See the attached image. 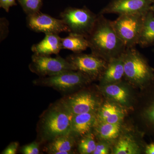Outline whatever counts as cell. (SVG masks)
I'll return each mask as SVG.
<instances>
[{
  "label": "cell",
  "mask_w": 154,
  "mask_h": 154,
  "mask_svg": "<svg viewBox=\"0 0 154 154\" xmlns=\"http://www.w3.org/2000/svg\"><path fill=\"white\" fill-rule=\"evenodd\" d=\"M86 38L91 53L107 62L120 56L126 49L114 30L112 21L103 14L98 15L93 29Z\"/></svg>",
  "instance_id": "6da1fadb"
},
{
  "label": "cell",
  "mask_w": 154,
  "mask_h": 154,
  "mask_svg": "<svg viewBox=\"0 0 154 154\" xmlns=\"http://www.w3.org/2000/svg\"><path fill=\"white\" fill-rule=\"evenodd\" d=\"M73 116L60 101L52 105L39 122V134L42 140L51 141L59 136L71 132Z\"/></svg>",
  "instance_id": "7a4b0ae2"
},
{
  "label": "cell",
  "mask_w": 154,
  "mask_h": 154,
  "mask_svg": "<svg viewBox=\"0 0 154 154\" xmlns=\"http://www.w3.org/2000/svg\"><path fill=\"white\" fill-rule=\"evenodd\" d=\"M124 77L129 82L140 86H150L154 81V69L135 48H127L122 54Z\"/></svg>",
  "instance_id": "3957f363"
},
{
  "label": "cell",
  "mask_w": 154,
  "mask_h": 154,
  "mask_svg": "<svg viewBox=\"0 0 154 154\" xmlns=\"http://www.w3.org/2000/svg\"><path fill=\"white\" fill-rule=\"evenodd\" d=\"M146 13L119 15L117 19L112 21L114 30L126 48L135 47L138 44Z\"/></svg>",
  "instance_id": "277c9868"
},
{
  "label": "cell",
  "mask_w": 154,
  "mask_h": 154,
  "mask_svg": "<svg viewBox=\"0 0 154 154\" xmlns=\"http://www.w3.org/2000/svg\"><path fill=\"white\" fill-rule=\"evenodd\" d=\"M91 81L89 77L79 71L70 70L51 76L40 77L33 83L36 85L49 87L67 93L86 85Z\"/></svg>",
  "instance_id": "5b68a950"
},
{
  "label": "cell",
  "mask_w": 154,
  "mask_h": 154,
  "mask_svg": "<svg viewBox=\"0 0 154 154\" xmlns=\"http://www.w3.org/2000/svg\"><path fill=\"white\" fill-rule=\"evenodd\" d=\"M60 16L68 27L69 33L86 37L93 29L98 15L86 7L82 8L69 7L62 12Z\"/></svg>",
  "instance_id": "8992f818"
},
{
  "label": "cell",
  "mask_w": 154,
  "mask_h": 154,
  "mask_svg": "<svg viewBox=\"0 0 154 154\" xmlns=\"http://www.w3.org/2000/svg\"><path fill=\"white\" fill-rule=\"evenodd\" d=\"M29 68L32 72L40 77L51 76L67 71H76L66 59L60 56L52 57L50 55L33 54Z\"/></svg>",
  "instance_id": "52a82bcc"
},
{
  "label": "cell",
  "mask_w": 154,
  "mask_h": 154,
  "mask_svg": "<svg viewBox=\"0 0 154 154\" xmlns=\"http://www.w3.org/2000/svg\"><path fill=\"white\" fill-rule=\"evenodd\" d=\"M66 59L79 71L92 81L100 79L107 66V62L93 54L74 53Z\"/></svg>",
  "instance_id": "ba28073f"
},
{
  "label": "cell",
  "mask_w": 154,
  "mask_h": 154,
  "mask_svg": "<svg viewBox=\"0 0 154 154\" xmlns=\"http://www.w3.org/2000/svg\"><path fill=\"white\" fill-rule=\"evenodd\" d=\"M60 102L73 115L96 112L100 107L99 99L93 93L83 91L66 96Z\"/></svg>",
  "instance_id": "9c48e42d"
},
{
  "label": "cell",
  "mask_w": 154,
  "mask_h": 154,
  "mask_svg": "<svg viewBox=\"0 0 154 154\" xmlns=\"http://www.w3.org/2000/svg\"><path fill=\"white\" fill-rule=\"evenodd\" d=\"M26 24L29 29L38 33L59 34L63 32H70L62 19H56L40 11L27 15Z\"/></svg>",
  "instance_id": "30bf717a"
},
{
  "label": "cell",
  "mask_w": 154,
  "mask_h": 154,
  "mask_svg": "<svg viewBox=\"0 0 154 154\" xmlns=\"http://www.w3.org/2000/svg\"><path fill=\"white\" fill-rule=\"evenodd\" d=\"M154 0H111L99 14H144L151 10Z\"/></svg>",
  "instance_id": "8fae6325"
},
{
  "label": "cell",
  "mask_w": 154,
  "mask_h": 154,
  "mask_svg": "<svg viewBox=\"0 0 154 154\" xmlns=\"http://www.w3.org/2000/svg\"><path fill=\"white\" fill-rule=\"evenodd\" d=\"M98 122L96 112L77 114L73 116L71 133L75 136L83 137L91 132Z\"/></svg>",
  "instance_id": "7c38bea8"
},
{
  "label": "cell",
  "mask_w": 154,
  "mask_h": 154,
  "mask_svg": "<svg viewBox=\"0 0 154 154\" xmlns=\"http://www.w3.org/2000/svg\"><path fill=\"white\" fill-rule=\"evenodd\" d=\"M124 77V68L122 55L107 62L99 80L102 85L119 82Z\"/></svg>",
  "instance_id": "4fadbf2b"
},
{
  "label": "cell",
  "mask_w": 154,
  "mask_h": 154,
  "mask_svg": "<svg viewBox=\"0 0 154 154\" xmlns=\"http://www.w3.org/2000/svg\"><path fill=\"white\" fill-rule=\"evenodd\" d=\"M61 38L59 34H45V36L42 41L32 45L31 51L33 53L40 55H57L63 49Z\"/></svg>",
  "instance_id": "5bb4252c"
},
{
  "label": "cell",
  "mask_w": 154,
  "mask_h": 154,
  "mask_svg": "<svg viewBox=\"0 0 154 154\" xmlns=\"http://www.w3.org/2000/svg\"><path fill=\"white\" fill-rule=\"evenodd\" d=\"M76 137L71 132L62 135L50 141L46 150L50 154L73 153V149L75 145Z\"/></svg>",
  "instance_id": "9a60e30c"
},
{
  "label": "cell",
  "mask_w": 154,
  "mask_h": 154,
  "mask_svg": "<svg viewBox=\"0 0 154 154\" xmlns=\"http://www.w3.org/2000/svg\"><path fill=\"white\" fill-rule=\"evenodd\" d=\"M97 116L98 122L117 124L120 123L124 114L117 105L112 102H106L99 107Z\"/></svg>",
  "instance_id": "2e32d148"
},
{
  "label": "cell",
  "mask_w": 154,
  "mask_h": 154,
  "mask_svg": "<svg viewBox=\"0 0 154 154\" xmlns=\"http://www.w3.org/2000/svg\"><path fill=\"white\" fill-rule=\"evenodd\" d=\"M138 45L143 48L154 45V15L151 10L145 16Z\"/></svg>",
  "instance_id": "e0dca14e"
},
{
  "label": "cell",
  "mask_w": 154,
  "mask_h": 154,
  "mask_svg": "<svg viewBox=\"0 0 154 154\" xmlns=\"http://www.w3.org/2000/svg\"><path fill=\"white\" fill-rule=\"evenodd\" d=\"M63 49L69 50L74 53H82L89 48V43L85 36L72 33L61 38Z\"/></svg>",
  "instance_id": "ac0fdd59"
},
{
  "label": "cell",
  "mask_w": 154,
  "mask_h": 154,
  "mask_svg": "<svg viewBox=\"0 0 154 154\" xmlns=\"http://www.w3.org/2000/svg\"><path fill=\"white\" fill-rule=\"evenodd\" d=\"M117 83L102 85V92L112 101L122 105H126L128 99L127 91Z\"/></svg>",
  "instance_id": "d6986e66"
},
{
  "label": "cell",
  "mask_w": 154,
  "mask_h": 154,
  "mask_svg": "<svg viewBox=\"0 0 154 154\" xmlns=\"http://www.w3.org/2000/svg\"><path fill=\"white\" fill-rule=\"evenodd\" d=\"M98 137L104 140H112L118 137L120 131V123L112 124L97 122L94 128Z\"/></svg>",
  "instance_id": "ffe728a7"
},
{
  "label": "cell",
  "mask_w": 154,
  "mask_h": 154,
  "mask_svg": "<svg viewBox=\"0 0 154 154\" xmlns=\"http://www.w3.org/2000/svg\"><path fill=\"white\" fill-rule=\"evenodd\" d=\"M139 146L131 136L124 135L119 138L116 144L113 153L115 154H135L139 152Z\"/></svg>",
  "instance_id": "44dd1931"
},
{
  "label": "cell",
  "mask_w": 154,
  "mask_h": 154,
  "mask_svg": "<svg viewBox=\"0 0 154 154\" xmlns=\"http://www.w3.org/2000/svg\"><path fill=\"white\" fill-rule=\"evenodd\" d=\"M79 143L78 150L80 154H93L96 149V144L94 135L90 132L83 136Z\"/></svg>",
  "instance_id": "7402d4cb"
},
{
  "label": "cell",
  "mask_w": 154,
  "mask_h": 154,
  "mask_svg": "<svg viewBox=\"0 0 154 154\" xmlns=\"http://www.w3.org/2000/svg\"><path fill=\"white\" fill-rule=\"evenodd\" d=\"M18 2L25 14L29 15L40 11L43 0H18Z\"/></svg>",
  "instance_id": "603a6c76"
},
{
  "label": "cell",
  "mask_w": 154,
  "mask_h": 154,
  "mask_svg": "<svg viewBox=\"0 0 154 154\" xmlns=\"http://www.w3.org/2000/svg\"><path fill=\"white\" fill-rule=\"evenodd\" d=\"M152 94L144 112V117L150 129L154 131V92Z\"/></svg>",
  "instance_id": "cb8c5ba5"
},
{
  "label": "cell",
  "mask_w": 154,
  "mask_h": 154,
  "mask_svg": "<svg viewBox=\"0 0 154 154\" xmlns=\"http://www.w3.org/2000/svg\"><path fill=\"white\" fill-rule=\"evenodd\" d=\"M21 152L23 154H38L40 153L39 143L33 142L26 145L21 148Z\"/></svg>",
  "instance_id": "d4e9b609"
},
{
  "label": "cell",
  "mask_w": 154,
  "mask_h": 154,
  "mask_svg": "<svg viewBox=\"0 0 154 154\" xmlns=\"http://www.w3.org/2000/svg\"><path fill=\"white\" fill-rule=\"evenodd\" d=\"M1 41L6 38L9 32V23L5 18H1Z\"/></svg>",
  "instance_id": "484cf974"
},
{
  "label": "cell",
  "mask_w": 154,
  "mask_h": 154,
  "mask_svg": "<svg viewBox=\"0 0 154 154\" xmlns=\"http://www.w3.org/2000/svg\"><path fill=\"white\" fill-rule=\"evenodd\" d=\"M19 144L17 142H14L10 143L5 149L1 154H15L17 153Z\"/></svg>",
  "instance_id": "4316f807"
},
{
  "label": "cell",
  "mask_w": 154,
  "mask_h": 154,
  "mask_svg": "<svg viewBox=\"0 0 154 154\" xmlns=\"http://www.w3.org/2000/svg\"><path fill=\"white\" fill-rule=\"evenodd\" d=\"M17 5L16 0H0V7L8 13L11 7Z\"/></svg>",
  "instance_id": "83f0119b"
},
{
  "label": "cell",
  "mask_w": 154,
  "mask_h": 154,
  "mask_svg": "<svg viewBox=\"0 0 154 154\" xmlns=\"http://www.w3.org/2000/svg\"><path fill=\"white\" fill-rule=\"evenodd\" d=\"M109 153L108 146L104 143H99L96 144V149L93 154H107Z\"/></svg>",
  "instance_id": "f1b7e54d"
},
{
  "label": "cell",
  "mask_w": 154,
  "mask_h": 154,
  "mask_svg": "<svg viewBox=\"0 0 154 154\" xmlns=\"http://www.w3.org/2000/svg\"><path fill=\"white\" fill-rule=\"evenodd\" d=\"M145 152L146 154H154V142L146 146Z\"/></svg>",
  "instance_id": "f546056e"
},
{
  "label": "cell",
  "mask_w": 154,
  "mask_h": 154,
  "mask_svg": "<svg viewBox=\"0 0 154 154\" xmlns=\"http://www.w3.org/2000/svg\"><path fill=\"white\" fill-rule=\"evenodd\" d=\"M151 10L152 11V12H153L154 15V3L151 6Z\"/></svg>",
  "instance_id": "4dcf8cb0"
}]
</instances>
